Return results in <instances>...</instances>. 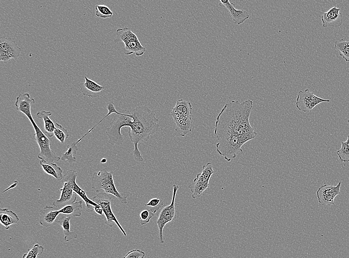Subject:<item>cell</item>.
<instances>
[{
	"label": "cell",
	"mask_w": 349,
	"mask_h": 258,
	"mask_svg": "<svg viewBox=\"0 0 349 258\" xmlns=\"http://www.w3.org/2000/svg\"><path fill=\"white\" fill-rule=\"evenodd\" d=\"M163 205L164 204L154 208L149 207L142 210L139 214L140 225H144L149 223L156 213L163 207Z\"/></svg>",
	"instance_id": "4316f807"
},
{
	"label": "cell",
	"mask_w": 349,
	"mask_h": 258,
	"mask_svg": "<svg viewBox=\"0 0 349 258\" xmlns=\"http://www.w3.org/2000/svg\"><path fill=\"white\" fill-rule=\"evenodd\" d=\"M107 108L108 111V114L102 119L97 124H96L93 127L90 129L84 135H83L80 139H79L76 141V144L79 143L87 134L90 133L99 124L102 122L106 118L109 116L110 115L113 113L116 114H120V112L116 111L114 103L113 101H110L107 103Z\"/></svg>",
	"instance_id": "1f68e13d"
},
{
	"label": "cell",
	"mask_w": 349,
	"mask_h": 258,
	"mask_svg": "<svg viewBox=\"0 0 349 258\" xmlns=\"http://www.w3.org/2000/svg\"><path fill=\"white\" fill-rule=\"evenodd\" d=\"M341 181L335 186L328 185L325 183L319 187L316 191L319 203L324 206L335 204V197L341 194Z\"/></svg>",
	"instance_id": "7c38bea8"
},
{
	"label": "cell",
	"mask_w": 349,
	"mask_h": 258,
	"mask_svg": "<svg viewBox=\"0 0 349 258\" xmlns=\"http://www.w3.org/2000/svg\"><path fill=\"white\" fill-rule=\"evenodd\" d=\"M93 200L102 207L103 214L106 217L105 224L110 227H113L116 224L123 235L126 236V233L112 211L111 196L104 192H100L93 196Z\"/></svg>",
	"instance_id": "9c48e42d"
},
{
	"label": "cell",
	"mask_w": 349,
	"mask_h": 258,
	"mask_svg": "<svg viewBox=\"0 0 349 258\" xmlns=\"http://www.w3.org/2000/svg\"><path fill=\"white\" fill-rule=\"evenodd\" d=\"M107 161V160L106 158H103L101 161V163H106Z\"/></svg>",
	"instance_id": "74e56055"
},
{
	"label": "cell",
	"mask_w": 349,
	"mask_h": 258,
	"mask_svg": "<svg viewBox=\"0 0 349 258\" xmlns=\"http://www.w3.org/2000/svg\"><path fill=\"white\" fill-rule=\"evenodd\" d=\"M179 189L178 185H173V192L172 199L171 203L167 206H163L160 209L158 218L156 221L159 231V239L161 244L165 243L163 235V230L165 225L173 221L176 217V208L175 200L177 190Z\"/></svg>",
	"instance_id": "8992f818"
},
{
	"label": "cell",
	"mask_w": 349,
	"mask_h": 258,
	"mask_svg": "<svg viewBox=\"0 0 349 258\" xmlns=\"http://www.w3.org/2000/svg\"><path fill=\"white\" fill-rule=\"evenodd\" d=\"M40 164L46 174L58 181H61L63 177V171L56 163L41 160Z\"/></svg>",
	"instance_id": "603a6c76"
},
{
	"label": "cell",
	"mask_w": 349,
	"mask_h": 258,
	"mask_svg": "<svg viewBox=\"0 0 349 258\" xmlns=\"http://www.w3.org/2000/svg\"><path fill=\"white\" fill-rule=\"evenodd\" d=\"M130 115L133 121L129 127L128 134L134 145L133 156L136 161L142 162L143 158L138 148V144L140 142H146L151 135L158 131L159 120L154 111L144 106L134 108Z\"/></svg>",
	"instance_id": "7a4b0ae2"
},
{
	"label": "cell",
	"mask_w": 349,
	"mask_h": 258,
	"mask_svg": "<svg viewBox=\"0 0 349 258\" xmlns=\"http://www.w3.org/2000/svg\"><path fill=\"white\" fill-rule=\"evenodd\" d=\"M348 123L349 124V119L348 120Z\"/></svg>",
	"instance_id": "f35d334b"
},
{
	"label": "cell",
	"mask_w": 349,
	"mask_h": 258,
	"mask_svg": "<svg viewBox=\"0 0 349 258\" xmlns=\"http://www.w3.org/2000/svg\"><path fill=\"white\" fill-rule=\"evenodd\" d=\"M337 155L340 161L349 162V135L346 141H341V147L337 150Z\"/></svg>",
	"instance_id": "f546056e"
},
{
	"label": "cell",
	"mask_w": 349,
	"mask_h": 258,
	"mask_svg": "<svg viewBox=\"0 0 349 258\" xmlns=\"http://www.w3.org/2000/svg\"><path fill=\"white\" fill-rule=\"evenodd\" d=\"M334 48L339 52L340 56L346 62H349V40L341 39L336 41Z\"/></svg>",
	"instance_id": "83f0119b"
},
{
	"label": "cell",
	"mask_w": 349,
	"mask_h": 258,
	"mask_svg": "<svg viewBox=\"0 0 349 258\" xmlns=\"http://www.w3.org/2000/svg\"><path fill=\"white\" fill-rule=\"evenodd\" d=\"M340 8L336 6L331 8L326 12L323 13L321 15L322 26L326 28L329 26L337 27L343 24V16L340 12Z\"/></svg>",
	"instance_id": "5bb4252c"
},
{
	"label": "cell",
	"mask_w": 349,
	"mask_h": 258,
	"mask_svg": "<svg viewBox=\"0 0 349 258\" xmlns=\"http://www.w3.org/2000/svg\"><path fill=\"white\" fill-rule=\"evenodd\" d=\"M19 217L11 210L6 208L0 209V222L5 229H9L12 225L17 223L19 221Z\"/></svg>",
	"instance_id": "44dd1931"
},
{
	"label": "cell",
	"mask_w": 349,
	"mask_h": 258,
	"mask_svg": "<svg viewBox=\"0 0 349 258\" xmlns=\"http://www.w3.org/2000/svg\"><path fill=\"white\" fill-rule=\"evenodd\" d=\"M192 105L190 102L179 99L176 101L175 106L172 109L171 115H182L191 117Z\"/></svg>",
	"instance_id": "cb8c5ba5"
},
{
	"label": "cell",
	"mask_w": 349,
	"mask_h": 258,
	"mask_svg": "<svg viewBox=\"0 0 349 258\" xmlns=\"http://www.w3.org/2000/svg\"><path fill=\"white\" fill-rule=\"evenodd\" d=\"M21 50L17 43L11 38L2 36L0 39V52H3L12 59L17 60L20 56Z\"/></svg>",
	"instance_id": "d6986e66"
},
{
	"label": "cell",
	"mask_w": 349,
	"mask_h": 258,
	"mask_svg": "<svg viewBox=\"0 0 349 258\" xmlns=\"http://www.w3.org/2000/svg\"><path fill=\"white\" fill-rule=\"evenodd\" d=\"M219 5L226 7L229 11L234 23L239 25L243 23L249 17L248 12L245 10L237 9L233 3L228 0H220Z\"/></svg>",
	"instance_id": "2e32d148"
},
{
	"label": "cell",
	"mask_w": 349,
	"mask_h": 258,
	"mask_svg": "<svg viewBox=\"0 0 349 258\" xmlns=\"http://www.w3.org/2000/svg\"><path fill=\"white\" fill-rule=\"evenodd\" d=\"M62 188L59 190L61 192L59 198L54 201L52 206L56 208H61L64 206L76 201V194L72 188L69 175L67 172L61 180Z\"/></svg>",
	"instance_id": "8fae6325"
},
{
	"label": "cell",
	"mask_w": 349,
	"mask_h": 258,
	"mask_svg": "<svg viewBox=\"0 0 349 258\" xmlns=\"http://www.w3.org/2000/svg\"><path fill=\"white\" fill-rule=\"evenodd\" d=\"M176 125L175 131L181 136H184L192 131L191 117L182 115H171Z\"/></svg>",
	"instance_id": "ac0fdd59"
},
{
	"label": "cell",
	"mask_w": 349,
	"mask_h": 258,
	"mask_svg": "<svg viewBox=\"0 0 349 258\" xmlns=\"http://www.w3.org/2000/svg\"><path fill=\"white\" fill-rule=\"evenodd\" d=\"M85 81L79 84L81 93L90 98H96L100 96L104 89V87L90 79L87 77H84Z\"/></svg>",
	"instance_id": "e0dca14e"
},
{
	"label": "cell",
	"mask_w": 349,
	"mask_h": 258,
	"mask_svg": "<svg viewBox=\"0 0 349 258\" xmlns=\"http://www.w3.org/2000/svg\"><path fill=\"white\" fill-rule=\"evenodd\" d=\"M69 177L71 185L74 193L79 195L85 203L86 210L88 212L94 211V207L98 204L93 200L90 199L87 195L85 191L82 190L76 183V180L78 176L77 172L75 170H70L66 172Z\"/></svg>",
	"instance_id": "4fadbf2b"
},
{
	"label": "cell",
	"mask_w": 349,
	"mask_h": 258,
	"mask_svg": "<svg viewBox=\"0 0 349 258\" xmlns=\"http://www.w3.org/2000/svg\"><path fill=\"white\" fill-rule=\"evenodd\" d=\"M83 209V200L75 201L67 204L59 209L60 214L70 215L73 216L79 217L82 214Z\"/></svg>",
	"instance_id": "484cf974"
},
{
	"label": "cell",
	"mask_w": 349,
	"mask_h": 258,
	"mask_svg": "<svg viewBox=\"0 0 349 258\" xmlns=\"http://www.w3.org/2000/svg\"><path fill=\"white\" fill-rule=\"evenodd\" d=\"M114 172L104 168L94 172L91 177L92 189L97 193L104 192L115 196L122 203L128 202V194L120 193L116 189L114 180Z\"/></svg>",
	"instance_id": "3957f363"
},
{
	"label": "cell",
	"mask_w": 349,
	"mask_h": 258,
	"mask_svg": "<svg viewBox=\"0 0 349 258\" xmlns=\"http://www.w3.org/2000/svg\"><path fill=\"white\" fill-rule=\"evenodd\" d=\"M95 10L96 16L101 18L105 19L111 17L113 15V12L108 6L104 4L96 5Z\"/></svg>",
	"instance_id": "d6a6232c"
},
{
	"label": "cell",
	"mask_w": 349,
	"mask_h": 258,
	"mask_svg": "<svg viewBox=\"0 0 349 258\" xmlns=\"http://www.w3.org/2000/svg\"><path fill=\"white\" fill-rule=\"evenodd\" d=\"M145 253L139 249H134L129 251L123 258H144Z\"/></svg>",
	"instance_id": "e575fe53"
},
{
	"label": "cell",
	"mask_w": 349,
	"mask_h": 258,
	"mask_svg": "<svg viewBox=\"0 0 349 258\" xmlns=\"http://www.w3.org/2000/svg\"><path fill=\"white\" fill-rule=\"evenodd\" d=\"M59 214L58 209L52 205H46L40 211L39 223L44 227H49L55 222Z\"/></svg>",
	"instance_id": "ffe728a7"
},
{
	"label": "cell",
	"mask_w": 349,
	"mask_h": 258,
	"mask_svg": "<svg viewBox=\"0 0 349 258\" xmlns=\"http://www.w3.org/2000/svg\"><path fill=\"white\" fill-rule=\"evenodd\" d=\"M54 135L61 143H64L65 140L67 139L69 136V132L67 129L58 123H55Z\"/></svg>",
	"instance_id": "4dcf8cb0"
},
{
	"label": "cell",
	"mask_w": 349,
	"mask_h": 258,
	"mask_svg": "<svg viewBox=\"0 0 349 258\" xmlns=\"http://www.w3.org/2000/svg\"><path fill=\"white\" fill-rule=\"evenodd\" d=\"M132 121L130 114L121 113L120 115L116 114L110 127L106 131L109 143L112 145H121L124 141V137L121 132V129L129 127Z\"/></svg>",
	"instance_id": "277c9868"
},
{
	"label": "cell",
	"mask_w": 349,
	"mask_h": 258,
	"mask_svg": "<svg viewBox=\"0 0 349 258\" xmlns=\"http://www.w3.org/2000/svg\"><path fill=\"white\" fill-rule=\"evenodd\" d=\"M52 115L51 111H40L37 113V117L43 120L44 124V132L46 135L50 137L54 135L55 129V124L50 118Z\"/></svg>",
	"instance_id": "d4e9b609"
},
{
	"label": "cell",
	"mask_w": 349,
	"mask_h": 258,
	"mask_svg": "<svg viewBox=\"0 0 349 258\" xmlns=\"http://www.w3.org/2000/svg\"><path fill=\"white\" fill-rule=\"evenodd\" d=\"M35 130L33 138L38 144L40 152L38 158L42 160L50 162L58 161L60 157L58 156L51 148V141L45 133L39 128L34 120L30 121Z\"/></svg>",
	"instance_id": "5b68a950"
},
{
	"label": "cell",
	"mask_w": 349,
	"mask_h": 258,
	"mask_svg": "<svg viewBox=\"0 0 349 258\" xmlns=\"http://www.w3.org/2000/svg\"></svg>",
	"instance_id": "ab89813d"
},
{
	"label": "cell",
	"mask_w": 349,
	"mask_h": 258,
	"mask_svg": "<svg viewBox=\"0 0 349 258\" xmlns=\"http://www.w3.org/2000/svg\"><path fill=\"white\" fill-rule=\"evenodd\" d=\"M253 101L233 100L226 103L218 115L214 133L238 136L243 144L257 136L249 122Z\"/></svg>",
	"instance_id": "6da1fadb"
},
{
	"label": "cell",
	"mask_w": 349,
	"mask_h": 258,
	"mask_svg": "<svg viewBox=\"0 0 349 258\" xmlns=\"http://www.w3.org/2000/svg\"><path fill=\"white\" fill-rule=\"evenodd\" d=\"M94 210L95 211V212L96 213H97L99 215H102L103 214L102 208L99 204L97 206L94 207Z\"/></svg>",
	"instance_id": "8d00e7d4"
},
{
	"label": "cell",
	"mask_w": 349,
	"mask_h": 258,
	"mask_svg": "<svg viewBox=\"0 0 349 258\" xmlns=\"http://www.w3.org/2000/svg\"><path fill=\"white\" fill-rule=\"evenodd\" d=\"M67 150L62 155L60 160L62 161H67L69 163H74L76 161V158L73 156L76 154L78 149L76 142H72L67 146Z\"/></svg>",
	"instance_id": "f1b7e54d"
},
{
	"label": "cell",
	"mask_w": 349,
	"mask_h": 258,
	"mask_svg": "<svg viewBox=\"0 0 349 258\" xmlns=\"http://www.w3.org/2000/svg\"><path fill=\"white\" fill-rule=\"evenodd\" d=\"M35 103L34 98H31L28 93H20L16 97L15 106L16 109L24 114L30 122L34 120L31 112V106Z\"/></svg>",
	"instance_id": "9a60e30c"
},
{
	"label": "cell",
	"mask_w": 349,
	"mask_h": 258,
	"mask_svg": "<svg viewBox=\"0 0 349 258\" xmlns=\"http://www.w3.org/2000/svg\"><path fill=\"white\" fill-rule=\"evenodd\" d=\"M329 99H325L318 97L309 89L304 91L300 90L297 93L296 99L295 106L300 111L303 112H311L317 105L323 102H329Z\"/></svg>",
	"instance_id": "30bf717a"
},
{
	"label": "cell",
	"mask_w": 349,
	"mask_h": 258,
	"mask_svg": "<svg viewBox=\"0 0 349 258\" xmlns=\"http://www.w3.org/2000/svg\"><path fill=\"white\" fill-rule=\"evenodd\" d=\"M117 41L122 42L124 43L125 55H130L134 53L136 56H141L146 50V48L141 44L136 35L130 28H124L118 33Z\"/></svg>",
	"instance_id": "ba28073f"
},
{
	"label": "cell",
	"mask_w": 349,
	"mask_h": 258,
	"mask_svg": "<svg viewBox=\"0 0 349 258\" xmlns=\"http://www.w3.org/2000/svg\"><path fill=\"white\" fill-rule=\"evenodd\" d=\"M164 204L163 200L158 197L151 198L145 206L147 207H157L159 205Z\"/></svg>",
	"instance_id": "d590c367"
},
{
	"label": "cell",
	"mask_w": 349,
	"mask_h": 258,
	"mask_svg": "<svg viewBox=\"0 0 349 258\" xmlns=\"http://www.w3.org/2000/svg\"><path fill=\"white\" fill-rule=\"evenodd\" d=\"M44 251V248L39 244H35L31 249L28 250L27 253H25L22 258H37L42 255Z\"/></svg>",
	"instance_id": "836d02e7"
},
{
	"label": "cell",
	"mask_w": 349,
	"mask_h": 258,
	"mask_svg": "<svg viewBox=\"0 0 349 258\" xmlns=\"http://www.w3.org/2000/svg\"><path fill=\"white\" fill-rule=\"evenodd\" d=\"M215 173L211 162H208L202 167L201 172L197 174L192 184L188 186L193 199L198 198L209 187V180Z\"/></svg>",
	"instance_id": "52a82bcc"
},
{
	"label": "cell",
	"mask_w": 349,
	"mask_h": 258,
	"mask_svg": "<svg viewBox=\"0 0 349 258\" xmlns=\"http://www.w3.org/2000/svg\"><path fill=\"white\" fill-rule=\"evenodd\" d=\"M71 219L70 216H66V215L62 214L56 221V222L62 228L64 239L66 242H69L78 237L76 233L70 231Z\"/></svg>",
	"instance_id": "7402d4cb"
}]
</instances>
